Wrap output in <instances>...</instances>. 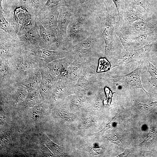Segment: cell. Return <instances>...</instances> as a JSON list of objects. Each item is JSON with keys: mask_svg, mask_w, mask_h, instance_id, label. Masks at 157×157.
I'll use <instances>...</instances> for the list:
<instances>
[{"mask_svg": "<svg viewBox=\"0 0 157 157\" xmlns=\"http://www.w3.org/2000/svg\"><path fill=\"white\" fill-rule=\"evenodd\" d=\"M112 19L111 15L107 12L102 33L106 44L105 54L106 56L112 55L117 48L115 29Z\"/></svg>", "mask_w": 157, "mask_h": 157, "instance_id": "1", "label": "cell"}, {"mask_svg": "<svg viewBox=\"0 0 157 157\" xmlns=\"http://www.w3.org/2000/svg\"><path fill=\"white\" fill-rule=\"evenodd\" d=\"M143 65V63H141L135 70L128 74L113 76L114 81L131 88L133 87L140 88L148 97L151 96L150 94L144 89L140 79V74Z\"/></svg>", "mask_w": 157, "mask_h": 157, "instance_id": "2", "label": "cell"}, {"mask_svg": "<svg viewBox=\"0 0 157 157\" xmlns=\"http://www.w3.org/2000/svg\"><path fill=\"white\" fill-rule=\"evenodd\" d=\"M17 35L18 40L26 47L33 49L39 46L41 39L39 26L36 20L30 28L21 30Z\"/></svg>", "mask_w": 157, "mask_h": 157, "instance_id": "3", "label": "cell"}, {"mask_svg": "<svg viewBox=\"0 0 157 157\" xmlns=\"http://www.w3.org/2000/svg\"><path fill=\"white\" fill-rule=\"evenodd\" d=\"M59 14V9L40 11L35 18L45 28L55 35L58 39L57 24Z\"/></svg>", "mask_w": 157, "mask_h": 157, "instance_id": "4", "label": "cell"}, {"mask_svg": "<svg viewBox=\"0 0 157 157\" xmlns=\"http://www.w3.org/2000/svg\"><path fill=\"white\" fill-rule=\"evenodd\" d=\"M37 21L39 26L41 39L39 46L46 49L58 47L60 42L56 37L45 28L39 22Z\"/></svg>", "mask_w": 157, "mask_h": 157, "instance_id": "5", "label": "cell"}, {"mask_svg": "<svg viewBox=\"0 0 157 157\" xmlns=\"http://www.w3.org/2000/svg\"><path fill=\"white\" fill-rule=\"evenodd\" d=\"M150 47L147 45L138 50L130 51L120 58L117 62V64H126L131 62L139 61L147 54Z\"/></svg>", "mask_w": 157, "mask_h": 157, "instance_id": "6", "label": "cell"}, {"mask_svg": "<svg viewBox=\"0 0 157 157\" xmlns=\"http://www.w3.org/2000/svg\"><path fill=\"white\" fill-rule=\"evenodd\" d=\"M71 14L68 11H59L57 24L58 38L60 42L65 36L70 22Z\"/></svg>", "mask_w": 157, "mask_h": 157, "instance_id": "7", "label": "cell"}, {"mask_svg": "<svg viewBox=\"0 0 157 157\" xmlns=\"http://www.w3.org/2000/svg\"><path fill=\"white\" fill-rule=\"evenodd\" d=\"M32 53L45 59L50 60L63 57L65 52L51 51L39 46L31 49Z\"/></svg>", "mask_w": 157, "mask_h": 157, "instance_id": "8", "label": "cell"}, {"mask_svg": "<svg viewBox=\"0 0 157 157\" xmlns=\"http://www.w3.org/2000/svg\"><path fill=\"white\" fill-rule=\"evenodd\" d=\"M139 145L151 150L157 149V134L154 129L149 131L146 138Z\"/></svg>", "mask_w": 157, "mask_h": 157, "instance_id": "9", "label": "cell"}, {"mask_svg": "<svg viewBox=\"0 0 157 157\" xmlns=\"http://www.w3.org/2000/svg\"><path fill=\"white\" fill-rule=\"evenodd\" d=\"M3 10V7L0 8V29L9 34L16 40H18L16 32L4 16Z\"/></svg>", "mask_w": 157, "mask_h": 157, "instance_id": "10", "label": "cell"}, {"mask_svg": "<svg viewBox=\"0 0 157 157\" xmlns=\"http://www.w3.org/2000/svg\"><path fill=\"white\" fill-rule=\"evenodd\" d=\"M132 28L134 31L140 33L145 34L157 30L151 24L142 20H138L134 22L132 25Z\"/></svg>", "mask_w": 157, "mask_h": 157, "instance_id": "11", "label": "cell"}, {"mask_svg": "<svg viewBox=\"0 0 157 157\" xmlns=\"http://www.w3.org/2000/svg\"><path fill=\"white\" fill-rule=\"evenodd\" d=\"M42 136L44 143L53 153L60 156L67 155L63 147L52 142L45 135L42 134Z\"/></svg>", "mask_w": 157, "mask_h": 157, "instance_id": "12", "label": "cell"}, {"mask_svg": "<svg viewBox=\"0 0 157 157\" xmlns=\"http://www.w3.org/2000/svg\"><path fill=\"white\" fill-rule=\"evenodd\" d=\"M84 20L83 16L81 15L77 18L72 23L68 31V35L71 38H74L80 32Z\"/></svg>", "mask_w": 157, "mask_h": 157, "instance_id": "13", "label": "cell"}, {"mask_svg": "<svg viewBox=\"0 0 157 157\" xmlns=\"http://www.w3.org/2000/svg\"><path fill=\"white\" fill-rule=\"evenodd\" d=\"M47 0H28L29 11L35 18L44 6Z\"/></svg>", "mask_w": 157, "mask_h": 157, "instance_id": "14", "label": "cell"}, {"mask_svg": "<svg viewBox=\"0 0 157 157\" xmlns=\"http://www.w3.org/2000/svg\"><path fill=\"white\" fill-rule=\"evenodd\" d=\"M94 41V39L93 36H90L77 44L75 48L80 53H87L91 49Z\"/></svg>", "mask_w": 157, "mask_h": 157, "instance_id": "15", "label": "cell"}, {"mask_svg": "<svg viewBox=\"0 0 157 157\" xmlns=\"http://www.w3.org/2000/svg\"><path fill=\"white\" fill-rule=\"evenodd\" d=\"M65 2V0H47L40 11H50L59 9V8L64 5Z\"/></svg>", "mask_w": 157, "mask_h": 157, "instance_id": "16", "label": "cell"}, {"mask_svg": "<svg viewBox=\"0 0 157 157\" xmlns=\"http://www.w3.org/2000/svg\"><path fill=\"white\" fill-rule=\"evenodd\" d=\"M156 31H152L140 35L135 38V41L139 45H143L145 43L151 42L156 36Z\"/></svg>", "mask_w": 157, "mask_h": 157, "instance_id": "17", "label": "cell"}, {"mask_svg": "<svg viewBox=\"0 0 157 157\" xmlns=\"http://www.w3.org/2000/svg\"><path fill=\"white\" fill-rule=\"evenodd\" d=\"M143 18L141 13L135 8H133L127 11L126 14V19L130 23L138 20H142Z\"/></svg>", "mask_w": 157, "mask_h": 157, "instance_id": "18", "label": "cell"}, {"mask_svg": "<svg viewBox=\"0 0 157 157\" xmlns=\"http://www.w3.org/2000/svg\"><path fill=\"white\" fill-rule=\"evenodd\" d=\"M148 63L147 66L148 72L151 75L149 81L154 86L157 88V67L154 66L149 62Z\"/></svg>", "mask_w": 157, "mask_h": 157, "instance_id": "19", "label": "cell"}, {"mask_svg": "<svg viewBox=\"0 0 157 157\" xmlns=\"http://www.w3.org/2000/svg\"><path fill=\"white\" fill-rule=\"evenodd\" d=\"M45 112V107L43 105H39L35 106L31 112L32 118L34 120H37L41 118Z\"/></svg>", "mask_w": 157, "mask_h": 157, "instance_id": "20", "label": "cell"}, {"mask_svg": "<svg viewBox=\"0 0 157 157\" xmlns=\"http://www.w3.org/2000/svg\"><path fill=\"white\" fill-rule=\"evenodd\" d=\"M113 144L118 146L126 147H127V143L122 140L117 134H111L105 137Z\"/></svg>", "mask_w": 157, "mask_h": 157, "instance_id": "21", "label": "cell"}, {"mask_svg": "<svg viewBox=\"0 0 157 157\" xmlns=\"http://www.w3.org/2000/svg\"><path fill=\"white\" fill-rule=\"evenodd\" d=\"M137 106L139 109L144 113H149L157 106V101L150 103H142L138 102Z\"/></svg>", "mask_w": 157, "mask_h": 157, "instance_id": "22", "label": "cell"}, {"mask_svg": "<svg viewBox=\"0 0 157 157\" xmlns=\"http://www.w3.org/2000/svg\"><path fill=\"white\" fill-rule=\"evenodd\" d=\"M120 111H117L116 114L112 119L111 121L107 124L104 127L101 131L95 134L96 135L101 134L103 133L106 131L114 127L117 124V120L120 117Z\"/></svg>", "mask_w": 157, "mask_h": 157, "instance_id": "23", "label": "cell"}, {"mask_svg": "<svg viewBox=\"0 0 157 157\" xmlns=\"http://www.w3.org/2000/svg\"><path fill=\"white\" fill-rule=\"evenodd\" d=\"M130 0L133 3L142 7L147 12L151 9V5L147 0Z\"/></svg>", "mask_w": 157, "mask_h": 157, "instance_id": "24", "label": "cell"}, {"mask_svg": "<svg viewBox=\"0 0 157 157\" xmlns=\"http://www.w3.org/2000/svg\"><path fill=\"white\" fill-rule=\"evenodd\" d=\"M58 114L61 118L68 121L72 120L74 117L73 114L63 110L59 111Z\"/></svg>", "mask_w": 157, "mask_h": 157, "instance_id": "25", "label": "cell"}, {"mask_svg": "<svg viewBox=\"0 0 157 157\" xmlns=\"http://www.w3.org/2000/svg\"><path fill=\"white\" fill-rule=\"evenodd\" d=\"M12 139V135L10 133L3 134L0 138V144L1 145L4 146L10 142Z\"/></svg>", "mask_w": 157, "mask_h": 157, "instance_id": "26", "label": "cell"}, {"mask_svg": "<svg viewBox=\"0 0 157 157\" xmlns=\"http://www.w3.org/2000/svg\"><path fill=\"white\" fill-rule=\"evenodd\" d=\"M37 97V94L35 93L29 94L26 100L27 106L29 107L33 106Z\"/></svg>", "mask_w": 157, "mask_h": 157, "instance_id": "27", "label": "cell"}, {"mask_svg": "<svg viewBox=\"0 0 157 157\" xmlns=\"http://www.w3.org/2000/svg\"><path fill=\"white\" fill-rule=\"evenodd\" d=\"M26 91L22 88L19 89L17 92L15 96V99L17 101L23 99L25 97Z\"/></svg>", "mask_w": 157, "mask_h": 157, "instance_id": "28", "label": "cell"}, {"mask_svg": "<svg viewBox=\"0 0 157 157\" xmlns=\"http://www.w3.org/2000/svg\"><path fill=\"white\" fill-rule=\"evenodd\" d=\"M92 124V122L90 119H85L81 122L78 128L80 129H82L90 127Z\"/></svg>", "mask_w": 157, "mask_h": 157, "instance_id": "29", "label": "cell"}, {"mask_svg": "<svg viewBox=\"0 0 157 157\" xmlns=\"http://www.w3.org/2000/svg\"><path fill=\"white\" fill-rule=\"evenodd\" d=\"M113 2L116 7L118 14L119 19L122 18V11L121 10V4L120 0H112Z\"/></svg>", "mask_w": 157, "mask_h": 157, "instance_id": "30", "label": "cell"}, {"mask_svg": "<svg viewBox=\"0 0 157 157\" xmlns=\"http://www.w3.org/2000/svg\"><path fill=\"white\" fill-rule=\"evenodd\" d=\"M17 4L20 6V7H23L29 11L28 0H17Z\"/></svg>", "mask_w": 157, "mask_h": 157, "instance_id": "31", "label": "cell"}, {"mask_svg": "<svg viewBox=\"0 0 157 157\" xmlns=\"http://www.w3.org/2000/svg\"><path fill=\"white\" fill-rule=\"evenodd\" d=\"M91 151H91L94 155L99 154L101 152V149L97 147H93L91 148Z\"/></svg>", "mask_w": 157, "mask_h": 157, "instance_id": "32", "label": "cell"}, {"mask_svg": "<svg viewBox=\"0 0 157 157\" xmlns=\"http://www.w3.org/2000/svg\"><path fill=\"white\" fill-rule=\"evenodd\" d=\"M130 151L126 150L123 153L119 155L117 157H130L133 156Z\"/></svg>", "mask_w": 157, "mask_h": 157, "instance_id": "33", "label": "cell"}, {"mask_svg": "<svg viewBox=\"0 0 157 157\" xmlns=\"http://www.w3.org/2000/svg\"><path fill=\"white\" fill-rule=\"evenodd\" d=\"M6 116L4 111H1L0 112V123H3L6 120Z\"/></svg>", "mask_w": 157, "mask_h": 157, "instance_id": "34", "label": "cell"}, {"mask_svg": "<svg viewBox=\"0 0 157 157\" xmlns=\"http://www.w3.org/2000/svg\"><path fill=\"white\" fill-rule=\"evenodd\" d=\"M1 72L2 75H3V76L6 75L8 73V68L6 66L3 67L1 68Z\"/></svg>", "mask_w": 157, "mask_h": 157, "instance_id": "35", "label": "cell"}, {"mask_svg": "<svg viewBox=\"0 0 157 157\" xmlns=\"http://www.w3.org/2000/svg\"><path fill=\"white\" fill-rule=\"evenodd\" d=\"M82 1H83V2H84L85 1V0H82Z\"/></svg>", "mask_w": 157, "mask_h": 157, "instance_id": "36", "label": "cell"}]
</instances>
